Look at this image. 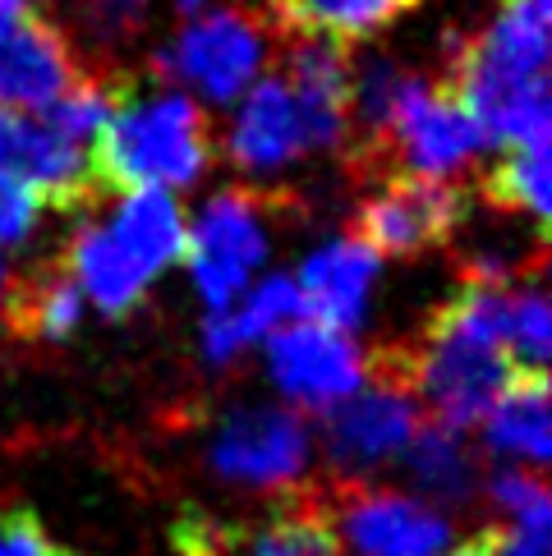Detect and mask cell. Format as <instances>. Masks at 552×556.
Returning a JSON list of instances; mask_svg holds the SVG:
<instances>
[{"instance_id":"cell-33","label":"cell","mask_w":552,"mask_h":556,"mask_svg":"<svg viewBox=\"0 0 552 556\" xmlns=\"http://www.w3.org/2000/svg\"><path fill=\"white\" fill-rule=\"evenodd\" d=\"M175 5H180V10H189V14H193V10H203V0H175Z\"/></svg>"},{"instance_id":"cell-31","label":"cell","mask_w":552,"mask_h":556,"mask_svg":"<svg viewBox=\"0 0 552 556\" xmlns=\"http://www.w3.org/2000/svg\"><path fill=\"white\" fill-rule=\"evenodd\" d=\"M492 556H548V529H492Z\"/></svg>"},{"instance_id":"cell-20","label":"cell","mask_w":552,"mask_h":556,"mask_svg":"<svg viewBox=\"0 0 552 556\" xmlns=\"http://www.w3.org/2000/svg\"><path fill=\"white\" fill-rule=\"evenodd\" d=\"M484 442L492 455H506V460L529 465L535 473H543L548 465V377H535V372H520L511 382L498 405L484 414Z\"/></svg>"},{"instance_id":"cell-24","label":"cell","mask_w":552,"mask_h":556,"mask_svg":"<svg viewBox=\"0 0 552 556\" xmlns=\"http://www.w3.org/2000/svg\"><path fill=\"white\" fill-rule=\"evenodd\" d=\"M419 0H272L276 18L300 33V37H323V42H354L387 28L391 18H401Z\"/></svg>"},{"instance_id":"cell-11","label":"cell","mask_w":552,"mask_h":556,"mask_svg":"<svg viewBox=\"0 0 552 556\" xmlns=\"http://www.w3.org/2000/svg\"><path fill=\"white\" fill-rule=\"evenodd\" d=\"M387 148L401 152L410 175H428V180H447L451 170H461L479 148H488L484 129L475 125L456 92L428 78H410L401 88L397 115L387 129Z\"/></svg>"},{"instance_id":"cell-22","label":"cell","mask_w":552,"mask_h":556,"mask_svg":"<svg viewBox=\"0 0 552 556\" xmlns=\"http://www.w3.org/2000/svg\"><path fill=\"white\" fill-rule=\"evenodd\" d=\"M249 556H341V529L318 496H286L249 533Z\"/></svg>"},{"instance_id":"cell-27","label":"cell","mask_w":552,"mask_h":556,"mask_svg":"<svg viewBox=\"0 0 552 556\" xmlns=\"http://www.w3.org/2000/svg\"><path fill=\"white\" fill-rule=\"evenodd\" d=\"M488 502L520 529H552V496L535 469H498L488 479Z\"/></svg>"},{"instance_id":"cell-5","label":"cell","mask_w":552,"mask_h":556,"mask_svg":"<svg viewBox=\"0 0 552 556\" xmlns=\"http://www.w3.org/2000/svg\"><path fill=\"white\" fill-rule=\"evenodd\" d=\"M465 222V193L428 175H387L382 189L354 216V235L373 257H414L447 244Z\"/></svg>"},{"instance_id":"cell-23","label":"cell","mask_w":552,"mask_h":556,"mask_svg":"<svg viewBox=\"0 0 552 556\" xmlns=\"http://www.w3.org/2000/svg\"><path fill=\"white\" fill-rule=\"evenodd\" d=\"M410 479L432 502H465L479 483V455L465 446V432H451L442 424H419V432L405 446Z\"/></svg>"},{"instance_id":"cell-12","label":"cell","mask_w":552,"mask_h":556,"mask_svg":"<svg viewBox=\"0 0 552 556\" xmlns=\"http://www.w3.org/2000/svg\"><path fill=\"white\" fill-rule=\"evenodd\" d=\"M84 84L65 37L28 0H0V106L51 111Z\"/></svg>"},{"instance_id":"cell-6","label":"cell","mask_w":552,"mask_h":556,"mask_svg":"<svg viewBox=\"0 0 552 556\" xmlns=\"http://www.w3.org/2000/svg\"><path fill=\"white\" fill-rule=\"evenodd\" d=\"M162 74L199 88L208 102L230 106L259 84L263 70V33L240 10H212L175 33V42L162 51Z\"/></svg>"},{"instance_id":"cell-3","label":"cell","mask_w":552,"mask_h":556,"mask_svg":"<svg viewBox=\"0 0 552 556\" xmlns=\"http://www.w3.org/2000/svg\"><path fill=\"white\" fill-rule=\"evenodd\" d=\"M212 138L203 111L185 92L115 88V106L92 143V170L102 189H185L203 175Z\"/></svg>"},{"instance_id":"cell-26","label":"cell","mask_w":552,"mask_h":556,"mask_svg":"<svg viewBox=\"0 0 552 556\" xmlns=\"http://www.w3.org/2000/svg\"><path fill=\"white\" fill-rule=\"evenodd\" d=\"M548 350H552V313L548 294L539 286L516 290L506 300V354L516 372L548 377Z\"/></svg>"},{"instance_id":"cell-29","label":"cell","mask_w":552,"mask_h":556,"mask_svg":"<svg viewBox=\"0 0 552 556\" xmlns=\"http://www.w3.org/2000/svg\"><path fill=\"white\" fill-rule=\"evenodd\" d=\"M0 556H74V552L55 543L28 506H10L0 510Z\"/></svg>"},{"instance_id":"cell-28","label":"cell","mask_w":552,"mask_h":556,"mask_svg":"<svg viewBox=\"0 0 552 556\" xmlns=\"http://www.w3.org/2000/svg\"><path fill=\"white\" fill-rule=\"evenodd\" d=\"M78 24L97 42H125L148 24V0H78Z\"/></svg>"},{"instance_id":"cell-10","label":"cell","mask_w":552,"mask_h":556,"mask_svg":"<svg viewBox=\"0 0 552 556\" xmlns=\"http://www.w3.org/2000/svg\"><path fill=\"white\" fill-rule=\"evenodd\" d=\"M0 170L55 212H78L102 193L92 152L55 134L47 115H28L14 106H0Z\"/></svg>"},{"instance_id":"cell-8","label":"cell","mask_w":552,"mask_h":556,"mask_svg":"<svg viewBox=\"0 0 552 556\" xmlns=\"http://www.w3.org/2000/svg\"><path fill=\"white\" fill-rule=\"evenodd\" d=\"M309 451H313V432L304 414L286 405H240L216 424L208 442V460L226 483L276 488L300 479Z\"/></svg>"},{"instance_id":"cell-34","label":"cell","mask_w":552,"mask_h":556,"mask_svg":"<svg viewBox=\"0 0 552 556\" xmlns=\"http://www.w3.org/2000/svg\"><path fill=\"white\" fill-rule=\"evenodd\" d=\"M0 300H5V267H0Z\"/></svg>"},{"instance_id":"cell-32","label":"cell","mask_w":552,"mask_h":556,"mask_svg":"<svg viewBox=\"0 0 552 556\" xmlns=\"http://www.w3.org/2000/svg\"><path fill=\"white\" fill-rule=\"evenodd\" d=\"M447 556H492V529H484L479 539H469V543H461L456 552H447Z\"/></svg>"},{"instance_id":"cell-35","label":"cell","mask_w":552,"mask_h":556,"mask_svg":"<svg viewBox=\"0 0 552 556\" xmlns=\"http://www.w3.org/2000/svg\"><path fill=\"white\" fill-rule=\"evenodd\" d=\"M539 5H548V0H539Z\"/></svg>"},{"instance_id":"cell-25","label":"cell","mask_w":552,"mask_h":556,"mask_svg":"<svg viewBox=\"0 0 552 556\" xmlns=\"http://www.w3.org/2000/svg\"><path fill=\"white\" fill-rule=\"evenodd\" d=\"M552 170H548V148H511L492 175L484 180V193L492 207L502 212H525L535 226H548L552 216Z\"/></svg>"},{"instance_id":"cell-19","label":"cell","mask_w":552,"mask_h":556,"mask_svg":"<svg viewBox=\"0 0 552 556\" xmlns=\"http://www.w3.org/2000/svg\"><path fill=\"white\" fill-rule=\"evenodd\" d=\"M106 230L148 276L166 271L171 263H185L189 226H185L180 203L166 189H134Z\"/></svg>"},{"instance_id":"cell-15","label":"cell","mask_w":552,"mask_h":556,"mask_svg":"<svg viewBox=\"0 0 552 556\" xmlns=\"http://www.w3.org/2000/svg\"><path fill=\"white\" fill-rule=\"evenodd\" d=\"M281 84L290 88L309 148H337L350 115V61L341 42L323 37H300V47L286 55Z\"/></svg>"},{"instance_id":"cell-16","label":"cell","mask_w":552,"mask_h":556,"mask_svg":"<svg viewBox=\"0 0 552 556\" xmlns=\"http://www.w3.org/2000/svg\"><path fill=\"white\" fill-rule=\"evenodd\" d=\"M300 152H309V134H304V121H300V106H294L290 88L276 78H259L244 102H240V115L230 125V156L235 166L244 170H276L294 162Z\"/></svg>"},{"instance_id":"cell-30","label":"cell","mask_w":552,"mask_h":556,"mask_svg":"<svg viewBox=\"0 0 552 556\" xmlns=\"http://www.w3.org/2000/svg\"><path fill=\"white\" fill-rule=\"evenodd\" d=\"M33 226H37V198L0 170V249L24 244L33 235Z\"/></svg>"},{"instance_id":"cell-21","label":"cell","mask_w":552,"mask_h":556,"mask_svg":"<svg viewBox=\"0 0 552 556\" xmlns=\"http://www.w3.org/2000/svg\"><path fill=\"white\" fill-rule=\"evenodd\" d=\"M0 304H5L10 331L24 336V341H65L84 317V294L74 290L65 267H42L24 276Z\"/></svg>"},{"instance_id":"cell-14","label":"cell","mask_w":552,"mask_h":556,"mask_svg":"<svg viewBox=\"0 0 552 556\" xmlns=\"http://www.w3.org/2000/svg\"><path fill=\"white\" fill-rule=\"evenodd\" d=\"M373 276H378V257L360 240H337V244H323L318 253H309L300 276H290V281L300 290V308L309 313V323L350 336L364 323Z\"/></svg>"},{"instance_id":"cell-7","label":"cell","mask_w":552,"mask_h":556,"mask_svg":"<svg viewBox=\"0 0 552 556\" xmlns=\"http://www.w3.org/2000/svg\"><path fill=\"white\" fill-rule=\"evenodd\" d=\"M267 257V230L263 212L249 193H216L203 216L189 226L185 263L199 286L208 313L230 308L249 290V276Z\"/></svg>"},{"instance_id":"cell-4","label":"cell","mask_w":552,"mask_h":556,"mask_svg":"<svg viewBox=\"0 0 552 556\" xmlns=\"http://www.w3.org/2000/svg\"><path fill=\"white\" fill-rule=\"evenodd\" d=\"M419 395H414V364L410 350H387L368 359V387H360L327 409L323 419V446L327 460L341 473H368L387 460L405 455L410 437L419 432Z\"/></svg>"},{"instance_id":"cell-17","label":"cell","mask_w":552,"mask_h":556,"mask_svg":"<svg viewBox=\"0 0 552 556\" xmlns=\"http://www.w3.org/2000/svg\"><path fill=\"white\" fill-rule=\"evenodd\" d=\"M61 267L74 281V290L84 294V304H92L102 317H111V323L138 313V304H143V294H148V281H152V276L115 244V235L106 226L78 230L74 244L65 249Z\"/></svg>"},{"instance_id":"cell-13","label":"cell","mask_w":552,"mask_h":556,"mask_svg":"<svg viewBox=\"0 0 552 556\" xmlns=\"http://www.w3.org/2000/svg\"><path fill=\"white\" fill-rule=\"evenodd\" d=\"M331 520L346 529L354 556H438L447 547V520L428 502L391 488L350 483Z\"/></svg>"},{"instance_id":"cell-1","label":"cell","mask_w":552,"mask_h":556,"mask_svg":"<svg viewBox=\"0 0 552 556\" xmlns=\"http://www.w3.org/2000/svg\"><path fill=\"white\" fill-rule=\"evenodd\" d=\"M506 300L511 286L469 281L428 317L424 345L410 350L414 395L428 401L432 424L469 432L498 405V395L516 382V364L506 354Z\"/></svg>"},{"instance_id":"cell-2","label":"cell","mask_w":552,"mask_h":556,"mask_svg":"<svg viewBox=\"0 0 552 556\" xmlns=\"http://www.w3.org/2000/svg\"><path fill=\"white\" fill-rule=\"evenodd\" d=\"M447 88L475 115L488 143L548 148V5H539V0H502L492 28L461 51L456 78Z\"/></svg>"},{"instance_id":"cell-18","label":"cell","mask_w":552,"mask_h":556,"mask_svg":"<svg viewBox=\"0 0 552 556\" xmlns=\"http://www.w3.org/2000/svg\"><path fill=\"white\" fill-rule=\"evenodd\" d=\"M304 308H300V290H294L290 276H267L263 286L244 290L240 300L222 313H208V327H203V354L208 364L226 368L235 354H244L253 341L281 331L286 323H300Z\"/></svg>"},{"instance_id":"cell-9","label":"cell","mask_w":552,"mask_h":556,"mask_svg":"<svg viewBox=\"0 0 552 556\" xmlns=\"http://www.w3.org/2000/svg\"><path fill=\"white\" fill-rule=\"evenodd\" d=\"M267 368L281 395L300 409H337L364 387L368 359L346 331H327L318 323H286L267 336Z\"/></svg>"}]
</instances>
